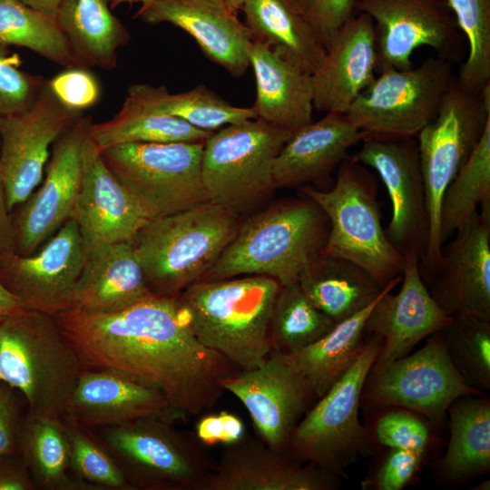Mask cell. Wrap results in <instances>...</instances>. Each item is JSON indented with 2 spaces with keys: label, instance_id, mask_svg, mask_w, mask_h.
<instances>
[{
  "label": "cell",
  "instance_id": "cell-8",
  "mask_svg": "<svg viewBox=\"0 0 490 490\" xmlns=\"http://www.w3.org/2000/svg\"><path fill=\"white\" fill-rule=\"evenodd\" d=\"M143 417L102 427L101 441L132 490H207L215 463L194 433Z\"/></svg>",
  "mask_w": 490,
  "mask_h": 490
},
{
  "label": "cell",
  "instance_id": "cell-54",
  "mask_svg": "<svg viewBox=\"0 0 490 490\" xmlns=\"http://www.w3.org/2000/svg\"><path fill=\"white\" fill-rule=\"evenodd\" d=\"M20 1L23 4L34 9H36V10H39V11H42L50 15H56L57 10L63 0H20Z\"/></svg>",
  "mask_w": 490,
  "mask_h": 490
},
{
  "label": "cell",
  "instance_id": "cell-7",
  "mask_svg": "<svg viewBox=\"0 0 490 490\" xmlns=\"http://www.w3.org/2000/svg\"><path fill=\"white\" fill-rule=\"evenodd\" d=\"M382 346L380 337L368 334L353 364L295 427L287 453L337 477L346 476L348 466L372 454L374 445L359 408L365 381Z\"/></svg>",
  "mask_w": 490,
  "mask_h": 490
},
{
  "label": "cell",
  "instance_id": "cell-17",
  "mask_svg": "<svg viewBox=\"0 0 490 490\" xmlns=\"http://www.w3.org/2000/svg\"><path fill=\"white\" fill-rule=\"evenodd\" d=\"M220 384L247 409L260 439L280 452H287L295 427L318 400L302 374L275 351L259 367L239 370Z\"/></svg>",
  "mask_w": 490,
  "mask_h": 490
},
{
  "label": "cell",
  "instance_id": "cell-51",
  "mask_svg": "<svg viewBox=\"0 0 490 490\" xmlns=\"http://www.w3.org/2000/svg\"><path fill=\"white\" fill-rule=\"evenodd\" d=\"M194 434L206 446L226 444L223 419L220 412L203 415L195 424Z\"/></svg>",
  "mask_w": 490,
  "mask_h": 490
},
{
  "label": "cell",
  "instance_id": "cell-41",
  "mask_svg": "<svg viewBox=\"0 0 490 490\" xmlns=\"http://www.w3.org/2000/svg\"><path fill=\"white\" fill-rule=\"evenodd\" d=\"M450 360L467 385L490 389V320L475 315L453 316L441 330Z\"/></svg>",
  "mask_w": 490,
  "mask_h": 490
},
{
  "label": "cell",
  "instance_id": "cell-9",
  "mask_svg": "<svg viewBox=\"0 0 490 490\" xmlns=\"http://www.w3.org/2000/svg\"><path fill=\"white\" fill-rule=\"evenodd\" d=\"M489 123L490 84L481 93H471L464 90L454 75L436 116L416 136L430 225L426 252L419 262L426 277L434 271L440 257L439 217L444 192Z\"/></svg>",
  "mask_w": 490,
  "mask_h": 490
},
{
  "label": "cell",
  "instance_id": "cell-36",
  "mask_svg": "<svg viewBox=\"0 0 490 490\" xmlns=\"http://www.w3.org/2000/svg\"><path fill=\"white\" fill-rule=\"evenodd\" d=\"M126 98L146 110L180 118L207 132L256 118L251 107L232 105L202 84L172 93L165 86L134 83L128 88Z\"/></svg>",
  "mask_w": 490,
  "mask_h": 490
},
{
  "label": "cell",
  "instance_id": "cell-2",
  "mask_svg": "<svg viewBox=\"0 0 490 490\" xmlns=\"http://www.w3.org/2000/svg\"><path fill=\"white\" fill-rule=\"evenodd\" d=\"M329 221L310 198H286L240 224L234 237L201 280L246 275L298 282L302 270L326 244Z\"/></svg>",
  "mask_w": 490,
  "mask_h": 490
},
{
  "label": "cell",
  "instance_id": "cell-49",
  "mask_svg": "<svg viewBox=\"0 0 490 490\" xmlns=\"http://www.w3.org/2000/svg\"><path fill=\"white\" fill-rule=\"evenodd\" d=\"M15 389L0 381V456L15 454L20 427Z\"/></svg>",
  "mask_w": 490,
  "mask_h": 490
},
{
  "label": "cell",
  "instance_id": "cell-1",
  "mask_svg": "<svg viewBox=\"0 0 490 490\" xmlns=\"http://www.w3.org/2000/svg\"><path fill=\"white\" fill-rule=\"evenodd\" d=\"M83 369L120 373L161 392L187 418L216 406L240 369L194 335L179 296L150 293L113 313L55 316Z\"/></svg>",
  "mask_w": 490,
  "mask_h": 490
},
{
  "label": "cell",
  "instance_id": "cell-28",
  "mask_svg": "<svg viewBox=\"0 0 490 490\" xmlns=\"http://www.w3.org/2000/svg\"><path fill=\"white\" fill-rule=\"evenodd\" d=\"M150 293L133 245L131 241L117 242L87 256L70 293L67 309L113 313Z\"/></svg>",
  "mask_w": 490,
  "mask_h": 490
},
{
  "label": "cell",
  "instance_id": "cell-4",
  "mask_svg": "<svg viewBox=\"0 0 490 490\" xmlns=\"http://www.w3.org/2000/svg\"><path fill=\"white\" fill-rule=\"evenodd\" d=\"M239 226V216L212 201L150 219L131 240L150 290L179 296L201 280Z\"/></svg>",
  "mask_w": 490,
  "mask_h": 490
},
{
  "label": "cell",
  "instance_id": "cell-42",
  "mask_svg": "<svg viewBox=\"0 0 490 490\" xmlns=\"http://www.w3.org/2000/svg\"><path fill=\"white\" fill-rule=\"evenodd\" d=\"M467 43V54L456 78L471 93L490 84V0H448Z\"/></svg>",
  "mask_w": 490,
  "mask_h": 490
},
{
  "label": "cell",
  "instance_id": "cell-52",
  "mask_svg": "<svg viewBox=\"0 0 490 490\" xmlns=\"http://www.w3.org/2000/svg\"><path fill=\"white\" fill-rule=\"evenodd\" d=\"M5 195L0 178V264L16 252L15 234L13 223L7 215Z\"/></svg>",
  "mask_w": 490,
  "mask_h": 490
},
{
  "label": "cell",
  "instance_id": "cell-13",
  "mask_svg": "<svg viewBox=\"0 0 490 490\" xmlns=\"http://www.w3.org/2000/svg\"><path fill=\"white\" fill-rule=\"evenodd\" d=\"M467 395H483L466 383L452 364L443 334L378 373L368 374L361 394L368 406H395L426 417L435 427L445 422L449 406Z\"/></svg>",
  "mask_w": 490,
  "mask_h": 490
},
{
  "label": "cell",
  "instance_id": "cell-6",
  "mask_svg": "<svg viewBox=\"0 0 490 490\" xmlns=\"http://www.w3.org/2000/svg\"><path fill=\"white\" fill-rule=\"evenodd\" d=\"M377 192L376 175L350 155L338 166L331 188H299V193L314 201L329 221L320 253L358 264L385 287L402 276L405 257L386 235Z\"/></svg>",
  "mask_w": 490,
  "mask_h": 490
},
{
  "label": "cell",
  "instance_id": "cell-45",
  "mask_svg": "<svg viewBox=\"0 0 490 490\" xmlns=\"http://www.w3.org/2000/svg\"><path fill=\"white\" fill-rule=\"evenodd\" d=\"M21 60L0 45V117L29 108L37 98L44 80L23 71Z\"/></svg>",
  "mask_w": 490,
  "mask_h": 490
},
{
  "label": "cell",
  "instance_id": "cell-25",
  "mask_svg": "<svg viewBox=\"0 0 490 490\" xmlns=\"http://www.w3.org/2000/svg\"><path fill=\"white\" fill-rule=\"evenodd\" d=\"M336 478L313 464L272 449L260 438L243 436L224 446L207 490H331L337 486Z\"/></svg>",
  "mask_w": 490,
  "mask_h": 490
},
{
  "label": "cell",
  "instance_id": "cell-32",
  "mask_svg": "<svg viewBox=\"0 0 490 490\" xmlns=\"http://www.w3.org/2000/svg\"><path fill=\"white\" fill-rule=\"evenodd\" d=\"M481 396L460 397L447 409L450 436L437 466L446 484H462L490 471V400Z\"/></svg>",
  "mask_w": 490,
  "mask_h": 490
},
{
  "label": "cell",
  "instance_id": "cell-55",
  "mask_svg": "<svg viewBox=\"0 0 490 490\" xmlns=\"http://www.w3.org/2000/svg\"><path fill=\"white\" fill-rule=\"evenodd\" d=\"M154 0H113L112 1V5H111V7L112 9L115 8L116 6L120 5H122V4H125V3H129V4H132V3H141L142 4V6H144V5H150L151 3H152Z\"/></svg>",
  "mask_w": 490,
  "mask_h": 490
},
{
  "label": "cell",
  "instance_id": "cell-21",
  "mask_svg": "<svg viewBox=\"0 0 490 490\" xmlns=\"http://www.w3.org/2000/svg\"><path fill=\"white\" fill-rule=\"evenodd\" d=\"M87 255L77 223L69 219L34 254H14L0 267V280L25 309L57 316L68 308Z\"/></svg>",
  "mask_w": 490,
  "mask_h": 490
},
{
  "label": "cell",
  "instance_id": "cell-20",
  "mask_svg": "<svg viewBox=\"0 0 490 490\" xmlns=\"http://www.w3.org/2000/svg\"><path fill=\"white\" fill-rule=\"evenodd\" d=\"M453 235L426 277L427 290L449 316L490 320V203L481 205Z\"/></svg>",
  "mask_w": 490,
  "mask_h": 490
},
{
  "label": "cell",
  "instance_id": "cell-37",
  "mask_svg": "<svg viewBox=\"0 0 490 490\" xmlns=\"http://www.w3.org/2000/svg\"><path fill=\"white\" fill-rule=\"evenodd\" d=\"M212 132L180 118L146 110L127 98L112 119L92 122L88 130L90 139L100 152L130 142H204Z\"/></svg>",
  "mask_w": 490,
  "mask_h": 490
},
{
  "label": "cell",
  "instance_id": "cell-12",
  "mask_svg": "<svg viewBox=\"0 0 490 490\" xmlns=\"http://www.w3.org/2000/svg\"><path fill=\"white\" fill-rule=\"evenodd\" d=\"M452 64L431 56L416 67L384 70L346 114L367 136L416 137L436 116L455 75Z\"/></svg>",
  "mask_w": 490,
  "mask_h": 490
},
{
  "label": "cell",
  "instance_id": "cell-26",
  "mask_svg": "<svg viewBox=\"0 0 490 490\" xmlns=\"http://www.w3.org/2000/svg\"><path fill=\"white\" fill-rule=\"evenodd\" d=\"M377 64L373 21L365 14H354L326 49L320 67L311 74L314 109L347 113L375 80Z\"/></svg>",
  "mask_w": 490,
  "mask_h": 490
},
{
  "label": "cell",
  "instance_id": "cell-23",
  "mask_svg": "<svg viewBox=\"0 0 490 490\" xmlns=\"http://www.w3.org/2000/svg\"><path fill=\"white\" fill-rule=\"evenodd\" d=\"M134 16L149 24L169 23L181 28L232 77H241L250 67V32L224 0H154Z\"/></svg>",
  "mask_w": 490,
  "mask_h": 490
},
{
  "label": "cell",
  "instance_id": "cell-43",
  "mask_svg": "<svg viewBox=\"0 0 490 490\" xmlns=\"http://www.w3.org/2000/svg\"><path fill=\"white\" fill-rule=\"evenodd\" d=\"M72 474L94 490H132L122 470L102 441L89 429L64 418Z\"/></svg>",
  "mask_w": 490,
  "mask_h": 490
},
{
  "label": "cell",
  "instance_id": "cell-5",
  "mask_svg": "<svg viewBox=\"0 0 490 490\" xmlns=\"http://www.w3.org/2000/svg\"><path fill=\"white\" fill-rule=\"evenodd\" d=\"M82 369L55 317L24 309L0 323V381L23 394L27 413L63 418Z\"/></svg>",
  "mask_w": 490,
  "mask_h": 490
},
{
  "label": "cell",
  "instance_id": "cell-16",
  "mask_svg": "<svg viewBox=\"0 0 490 490\" xmlns=\"http://www.w3.org/2000/svg\"><path fill=\"white\" fill-rule=\"evenodd\" d=\"M83 114L64 106L45 81L29 108L0 117V178L8 211L39 185L50 148Z\"/></svg>",
  "mask_w": 490,
  "mask_h": 490
},
{
  "label": "cell",
  "instance_id": "cell-34",
  "mask_svg": "<svg viewBox=\"0 0 490 490\" xmlns=\"http://www.w3.org/2000/svg\"><path fill=\"white\" fill-rule=\"evenodd\" d=\"M17 447L36 489L94 490L71 472L64 418L27 413L20 423Z\"/></svg>",
  "mask_w": 490,
  "mask_h": 490
},
{
  "label": "cell",
  "instance_id": "cell-46",
  "mask_svg": "<svg viewBox=\"0 0 490 490\" xmlns=\"http://www.w3.org/2000/svg\"><path fill=\"white\" fill-rule=\"evenodd\" d=\"M426 457L415 451L387 448L373 472L361 482V488L402 490L414 483Z\"/></svg>",
  "mask_w": 490,
  "mask_h": 490
},
{
  "label": "cell",
  "instance_id": "cell-31",
  "mask_svg": "<svg viewBox=\"0 0 490 490\" xmlns=\"http://www.w3.org/2000/svg\"><path fill=\"white\" fill-rule=\"evenodd\" d=\"M298 282L309 300L338 323L373 303L385 287L358 264L319 253Z\"/></svg>",
  "mask_w": 490,
  "mask_h": 490
},
{
  "label": "cell",
  "instance_id": "cell-29",
  "mask_svg": "<svg viewBox=\"0 0 490 490\" xmlns=\"http://www.w3.org/2000/svg\"><path fill=\"white\" fill-rule=\"evenodd\" d=\"M250 66L256 81L251 106L256 118L291 131L313 121L310 74L259 42L251 44Z\"/></svg>",
  "mask_w": 490,
  "mask_h": 490
},
{
  "label": "cell",
  "instance_id": "cell-39",
  "mask_svg": "<svg viewBox=\"0 0 490 490\" xmlns=\"http://www.w3.org/2000/svg\"><path fill=\"white\" fill-rule=\"evenodd\" d=\"M307 297L299 282L280 287L269 326L271 351L292 354L313 344L335 326Z\"/></svg>",
  "mask_w": 490,
  "mask_h": 490
},
{
  "label": "cell",
  "instance_id": "cell-44",
  "mask_svg": "<svg viewBox=\"0 0 490 490\" xmlns=\"http://www.w3.org/2000/svg\"><path fill=\"white\" fill-rule=\"evenodd\" d=\"M379 411L366 426L373 445L415 451L427 456L435 427L423 416L395 406H374Z\"/></svg>",
  "mask_w": 490,
  "mask_h": 490
},
{
  "label": "cell",
  "instance_id": "cell-14",
  "mask_svg": "<svg viewBox=\"0 0 490 490\" xmlns=\"http://www.w3.org/2000/svg\"><path fill=\"white\" fill-rule=\"evenodd\" d=\"M353 7L373 21L378 73L411 67L422 46L451 64L465 56L466 39L448 0H353Z\"/></svg>",
  "mask_w": 490,
  "mask_h": 490
},
{
  "label": "cell",
  "instance_id": "cell-11",
  "mask_svg": "<svg viewBox=\"0 0 490 490\" xmlns=\"http://www.w3.org/2000/svg\"><path fill=\"white\" fill-rule=\"evenodd\" d=\"M203 145L130 142L100 152L113 175L152 219L210 201L201 176Z\"/></svg>",
  "mask_w": 490,
  "mask_h": 490
},
{
  "label": "cell",
  "instance_id": "cell-50",
  "mask_svg": "<svg viewBox=\"0 0 490 490\" xmlns=\"http://www.w3.org/2000/svg\"><path fill=\"white\" fill-rule=\"evenodd\" d=\"M36 486L22 456H0V490H34Z\"/></svg>",
  "mask_w": 490,
  "mask_h": 490
},
{
  "label": "cell",
  "instance_id": "cell-22",
  "mask_svg": "<svg viewBox=\"0 0 490 490\" xmlns=\"http://www.w3.org/2000/svg\"><path fill=\"white\" fill-rule=\"evenodd\" d=\"M70 219L78 225L87 256L105 246L131 241L151 219L110 172L88 133L81 188Z\"/></svg>",
  "mask_w": 490,
  "mask_h": 490
},
{
  "label": "cell",
  "instance_id": "cell-10",
  "mask_svg": "<svg viewBox=\"0 0 490 490\" xmlns=\"http://www.w3.org/2000/svg\"><path fill=\"white\" fill-rule=\"evenodd\" d=\"M292 132L259 118L213 132L201 158L209 200L240 216L270 196L277 189L273 162Z\"/></svg>",
  "mask_w": 490,
  "mask_h": 490
},
{
  "label": "cell",
  "instance_id": "cell-3",
  "mask_svg": "<svg viewBox=\"0 0 490 490\" xmlns=\"http://www.w3.org/2000/svg\"><path fill=\"white\" fill-rule=\"evenodd\" d=\"M280 287L274 278L246 275L197 281L179 298L199 341L247 370L271 351L269 326Z\"/></svg>",
  "mask_w": 490,
  "mask_h": 490
},
{
  "label": "cell",
  "instance_id": "cell-33",
  "mask_svg": "<svg viewBox=\"0 0 490 490\" xmlns=\"http://www.w3.org/2000/svg\"><path fill=\"white\" fill-rule=\"evenodd\" d=\"M113 0H63L56 13L59 24L83 67L113 70L118 50L131 34L112 12Z\"/></svg>",
  "mask_w": 490,
  "mask_h": 490
},
{
  "label": "cell",
  "instance_id": "cell-27",
  "mask_svg": "<svg viewBox=\"0 0 490 490\" xmlns=\"http://www.w3.org/2000/svg\"><path fill=\"white\" fill-rule=\"evenodd\" d=\"M367 137L346 113H327L294 130L272 165L276 188L321 183Z\"/></svg>",
  "mask_w": 490,
  "mask_h": 490
},
{
  "label": "cell",
  "instance_id": "cell-18",
  "mask_svg": "<svg viewBox=\"0 0 490 490\" xmlns=\"http://www.w3.org/2000/svg\"><path fill=\"white\" fill-rule=\"evenodd\" d=\"M419 261L415 254L405 256L402 276L386 285L367 318L366 333L383 339L370 373H378L408 355L421 340L442 330L453 318L428 292Z\"/></svg>",
  "mask_w": 490,
  "mask_h": 490
},
{
  "label": "cell",
  "instance_id": "cell-56",
  "mask_svg": "<svg viewBox=\"0 0 490 490\" xmlns=\"http://www.w3.org/2000/svg\"><path fill=\"white\" fill-rule=\"evenodd\" d=\"M227 4V5L236 14H238L244 3L246 2V0H224Z\"/></svg>",
  "mask_w": 490,
  "mask_h": 490
},
{
  "label": "cell",
  "instance_id": "cell-48",
  "mask_svg": "<svg viewBox=\"0 0 490 490\" xmlns=\"http://www.w3.org/2000/svg\"><path fill=\"white\" fill-rule=\"evenodd\" d=\"M325 50L354 15L353 0H292Z\"/></svg>",
  "mask_w": 490,
  "mask_h": 490
},
{
  "label": "cell",
  "instance_id": "cell-19",
  "mask_svg": "<svg viewBox=\"0 0 490 490\" xmlns=\"http://www.w3.org/2000/svg\"><path fill=\"white\" fill-rule=\"evenodd\" d=\"M92 119L84 114L55 141L44 180L24 201L14 225L16 250L31 255L70 219L80 191L83 150Z\"/></svg>",
  "mask_w": 490,
  "mask_h": 490
},
{
  "label": "cell",
  "instance_id": "cell-40",
  "mask_svg": "<svg viewBox=\"0 0 490 490\" xmlns=\"http://www.w3.org/2000/svg\"><path fill=\"white\" fill-rule=\"evenodd\" d=\"M490 203V123L475 150L446 189L439 217L442 245L478 207Z\"/></svg>",
  "mask_w": 490,
  "mask_h": 490
},
{
  "label": "cell",
  "instance_id": "cell-24",
  "mask_svg": "<svg viewBox=\"0 0 490 490\" xmlns=\"http://www.w3.org/2000/svg\"><path fill=\"white\" fill-rule=\"evenodd\" d=\"M143 417L188 419L153 388L114 371L82 369L63 418L90 429Z\"/></svg>",
  "mask_w": 490,
  "mask_h": 490
},
{
  "label": "cell",
  "instance_id": "cell-57",
  "mask_svg": "<svg viewBox=\"0 0 490 490\" xmlns=\"http://www.w3.org/2000/svg\"><path fill=\"white\" fill-rule=\"evenodd\" d=\"M474 490H489L490 489V480H484L480 483H478L475 487H473Z\"/></svg>",
  "mask_w": 490,
  "mask_h": 490
},
{
  "label": "cell",
  "instance_id": "cell-30",
  "mask_svg": "<svg viewBox=\"0 0 490 490\" xmlns=\"http://www.w3.org/2000/svg\"><path fill=\"white\" fill-rule=\"evenodd\" d=\"M240 11L252 42L310 75L320 67L326 50L292 0H246Z\"/></svg>",
  "mask_w": 490,
  "mask_h": 490
},
{
  "label": "cell",
  "instance_id": "cell-47",
  "mask_svg": "<svg viewBox=\"0 0 490 490\" xmlns=\"http://www.w3.org/2000/svg\"><path fill=\"white\" fill-rule=\"evenodd\" d=\"M46 83L64 106L76 112L93 107L101 95L97 78L86 67L64 68Z\"/></svg>",
  "mask_w": 490,
  "mask_h": 490
},
{
  "label": "cell",
  "instance_id": "cell-38",
  "mask_svg": "<svg viewBox=\"0 0 490 490\" xmlns=\"http://www.w3.org/2000/svg\"><path fill=\"white\" fill-rule=\"evenodd\" d=\"M0 45H16L64 67H83L55 15L20 0H0Z\"/></svg>",
  "mask_w": 490,
  "mask_h": 490
},
{
  "label": "cell",
  "instance_id": "cell-35",
  "mask_svg": "<svg viewBox=\"0 0 490 490\" xmlns=\"http://www.w3.org/2000/svg\"><path fill=\"white\" fill-rule=\"evenodd\" d=\"M377 299L362 310L336 323L313 344L298 352L284 354L308 381L318 399L342 377L359 355L368 337L366 321Z\"/></svg>",
  "mask_w": 490,
  "mask_h": 490
},
{
  "label": "cell",
  "instance_id": "cell-53",
  "mask_svg": "<svg viewBox=\"0 0 490 490\" xmlns=\"http://www.w3.org/2000/svg\"><path fill=\"white\" fill-rule=\"evenodd\" d=\"M24 309L20 299L0 280V323Z\"/></svg>",
  "mask_w": 490,
  "mask_h": 490
},
{
  "label": "cell",
  "instance_id": "cell-15",
  "mask_svg": "<svg viewBox=\"0 0 490 490\" xmlns=\"http://www.w3.org/2000/svg\"><path fill=\"white\" fill-rule=\"evenodd\" d=\"M350 157L376 171L390 199L392 214L385 230L404 257L415 254L421 262L429 239V216L416 137L367 136Z\"/></svg>",
  "mask_w": 490,
  "mask_h": 490
}]
</instances>
